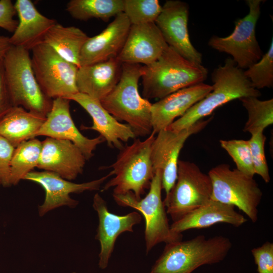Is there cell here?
<instances>
[{
    "instance_id": "cell-1",
    "label": "cell",
    "mask_w": 273,
    "mask_h": 273,
    "mask_svg": "<svg viewBox=\"0 0 273 273\" xmlns=\"http://www.w3.org/2000/svg\"><path fill=\"white\" fill-rule=\"evenodd\" d=\"M212 90L191 107L181 117L168 127L180 131L192 126L220 106L236 99L261 96L245 76L243 70L238 68L231 58H227L223 65H219L211 74Z\"/></svg>"
},
{
    "instance_id": "cell-2",
    "label": "cell",
    "mask_w": 273,
    "mask_h": 273,
    "mask_svg": "<svg viewBox=\"0 0 273 273\" xmlns=\"http://www.w3.org/2000/svg\"><path fill=\"white\" fill-rule=\"evenodd\" d=\"M143 97L160 100L179 89L202 83L208 70L168 47L152 64L142 67Z\"/></svg>"
},
{
    "instance_id": "cell-3",
    "label": "cell",
    "mask_w": 273,
    "mask_h": 273,
    "mask_svg": "<svg viewBox=\"0 0 273 273\" xmlns=\"http://www.w3.org/2000/svg\"><path fill=\"white\" fill-rule=\"evenodd\" d=\"M142 67L140 64L123 63L117 84L100 102L118 121H125L135 136L144 137L153 131L151 114L152 104L142 97L139 92Z\"/></svg>"
},
{
    "instance_id": "cell-4",
    "label": "cell",
    "mask_w": 273,
    "mask_h": 273,
    "mask_svg": "<svg viewBox=\"0 0 273 273\" xmlns=\"http://www.w3.org/2000/svg\"><path fill=\"white\" fill-rule=\"evenodd\" d=\"M232 247L230 239L222 236L199 235L166 244L149 273H192L202 265L222 261Z\"/></svg>"
},
{
    "instance_id": "cell-5",
    "label": "cell",
    "mask_w": 273,
    "mask_h": 273,
    "mask_svg": "<svg viewBox=\"0 0 273 273\" xmlns=\"http://www.w3.org/2000/svg\"><path fill=\"white\" fill-rule=\"evenodd\" d=\"M155 134L153 131L144 140L135 139L120 150L116 161L107 167L112 169L114 176L105 184L102 192L113 187V195L131 192L136 200L142 198L155 174L151 155Z\"/></svg>"
},
{
    "instance_id": "cell-6",
    "label": "cell",
    "mask_w": 273,
    "mask_h": 273,
    "mask_svg": "<svg viewBox=\"0 0 273 273\" xmlns=\"http://www.w3.org/2000/svg\"><path fill=\"white\" fill-rule=\"evenodd\" d=\"M6 84L13 106L46 117L53 104L34 74L29 51L12 46L3 59Z\"/></svg>"
},
{
    "instance_id": "cell-7",
    "label": "cell",
    "mask_w": 273,
    "mask_h": 273,
    "mask_svg": "<svg viewBox=\"0 0 273 273\" xmlns=\"http://www.w3.org/2000/svg\"><path fill=\"white\" fill-rule=\"evenodd\" d=\"M146 196L136 200L131 192L112 195L116 203L139 211L145 220L146 252L160 243L168 244L182 240L183 235L173 232L168 222L166 208L162 200V172L157 170Z\"/></svg>"
},
{
    "instance_id": "cell-8",
    "label": "cell",
    "mask_w": 273,
    "mask_h": 273,
    "mask_svg": "<svg viewBox=\"0 0 273 273\" xmlns=\"http://www.w3.org/2000/svg\"><path fill=\"white\" fill-rule=\"evenodd\" d=\"M208 174L212 186L211 199L237 207L252 222L257 221L263 193L253 177L231 169L227 164L217 165Z\"/></svg>"
},
{
    "instance_id": "cell-9",
    "label": "cell",
    "mask_w": 273,
    "mask_h": 273,
    "mask_svg": "<svg viewBox=\"0 0 273 273\" xmlns=\"http://www.w3.org/2000/svg\"><path fill=\"white\" fill-rule=\"evenodd\" d=\"M211 179L194 163L178 160L177 178L163 203L173 221L200 207L210 199Z\"/></svg>"
},
{
    "instance_id": "cell-10",
    "label": "cell",
    "mask_w": 273,
    "mask_h": 273,
    "mask_svg": "<svg viewBox=\"0 0 273 273\" xmlns=\"http://www.w3.org/2000/svg\"><path fill=\"white\" fill-rule=\"evenodd\" d=\"M31 62L36 79L43 93L51 99L66 98L78 93V67L62 58L42 42L31 50Z\"/></svg>"
},
{
    "instance_id": "cell-11",
    "label": "cell",
    "mask_w": 273,
    "mask_h": 273,
    "mask_svg": "<svg viewBox=\"0 0 273 273\" xmlns=\"http://www.w3.org/2000/svg\"><path fill=\"white\" fill-rule=\"evenodd\" d=\"M246 2L249 13L235 21L232 33L223 37L213 35L208 41L211 48L231 55L237 66L242 70L258 62L263 55L255 34L262 1L247 0Z\"/></svg>"
},
{
    "instance_id": "cell-12",
    "label": "cell",
    "mask_w": 273,
    "mask_h": 273,
    "mask_svg": "<svg viewBox=\"0 0 273 273\" xmlns=\"http://www.w3.org/2000/svg\"><path fill=\"white\" fill-rule=\"evenodd\" d=\"M201 119L192 126L180 131L166 128L158 132L152 146L151 158L154 172H162V186L166 196L177 178L179 154L187 140L202 130L212 120Z\"/></svg>"
},
{
    "instance_id": "cell-13",
    "label": "cell",
    "mask_w": 273,
    "mask_h": 273,
    "mask_svg": "<svg viewBox=\"0 0 273 273\" xmlns=\"http://www.w3.org/2000/svg\"><path fill=\"white\" fill-rule=\"evenodd\" d=\"M189 5L179 0L166 1L155 23L168 46L186 59L202 64V55L192 44L188 29Z\"/></svg>"
},
{
    "instance_id": "cell-14",
    "label": "cell",
    "mask_w": 273,
    "mask_h": 273,
    "mask_svg": "<svg viewBox=\"0 0 273 273\" xmlns=\"http://www.w3.org/2000/svg\"><path fill=\"white\" fill-rule=\"evenodd\" d=\"M112 174L110 171L99 179L81 184H76L63 178L58 174L51 171H32L23 179L39 184L44 189L46 197L43 203L38 206L40 216L56 208L67 206L76 207L79 202L71 198L70 194H79L86 191L99 190L101 185Z\"/></svg>"
},
{
    "instance_id": "cell-15",
    "label": "cell",
    "mask_w": 273,
    "mask_h": 273,
    "mask_svg": "<svg viewBox=\"0 0 273 273\" xmlns=\"http://www.w3.org/2000/svg\"><path fill=\"white\" fill-rule=\"evenodd\" d=\"M70 101L63 98L53 99L52 108L35 137L43 135L69 141L81 150L88 160L94 156L97 146L105 140L101 135L89 139L81 133L72 118Z\"/></svg>"
},
{
    "instance_id": "cell-16",
    "label": "cell",
    "mask_w": 273,
    "mask_h": 273,
    "mask_svg": "<svg viewBox=\"0 0 273 273\" xmlns=\"http://www.w3.org/2000/svg\"><path fill=\"white\" fill-rule=\"evenodd\" d=\"M168 47L155 22L131 25L117 58L122 64L146 66L156 61Z\"/></svg>"
},
{
    "instance_id": "cell-17",
    "label": "cell",
    "mask_w": 273,
    "mask_h": 273,
    "mask_svg": "<svg viewBox=\"0 0 273 273\" xmlns=\"http://www.w3.org/2000/svg\"><path fill=\"white\" fill-rule=\"evenodd\" d=\"M93 206L99 217L96 236V239L100 242L101 246L99 266L104 269L108 265L118 237L125 232H132L133 227L141 222L142 215L136 211L124 215L111 213L106 202L98 193L94 197Z\"/></svg>"
},
{
    "instance_id": "cell-18",
    "label": "cell",
    "mask_w": 273,
    "mask_h": 273,
    "mask_svg": "<svg viewBox=\"0 0 273 273\" xmlns=\"http://www.w3.org/2000/svg\"><path fill=\"white\" fill-rule=\"evenodd\" d=\"M130 26L124 13L116 16L101 33L89 37L85 42L80 54V67L117 58L123 47Z\"/></svg>"
},
{
    "instance_id": "cell-19",
    "label": "cell",
    "mask_w": 273,
    "mask_h": 273,
    "mask_svg": "<svg viewBox=\"0 0 273 273\" xmlns=\"http://www.w3.org/2000/svg\"><path fill=\"white\" fill-rule=\"evenodd\" d=\"M86 160L81 150L71 142L47 137L42 141L37 167L71 180L83 172Z\"/></svg>"
},
{
    "instance_id": "cell-20",
    "label": "cell",
    "mask_w": 273,
    "mask_h": 273,
    "mask_svg": "<svg viewBox=\"0 0 273 273\" xmlns=\"http://www.w3.org/2000/svg\"><path fill=\"white\" fill-rule=\"evenodd\" d=\"M212 90V85L202 82L179 89L152 104L151 114L153 131L157 134L167 128L176 118L183 116Z\"/></svg>"
},
{
    "instance_id": "cell-21",
    "label": "cell",
    "mask_w": 273,
    "mask_h": 273,
    "mask_svg": "<svg viewBox=\"0 0 273 273\" xmlns=\"http://www.w3.org/2000/svg\"><path fill=\"white\" fill-rule=\"evenodd\" d=\"M65 99L78 103L92 117L93 125L82 126L81 129L97 131L109 147L121 150L124 146L123 142L127 143L136 137L130 126L118 121L103 107L99 100L80 93Z\"/></svg>"
},
{
    "instance_id": "cell-22",
    "label": "cell",
    "mask_w": 273,
    "mask_h": 273,
    "mask_svg": "<svg viewBox=\"0 0 273 273\" xmlns=\"http://www.w3.org/2000/svg\"><path fill=\"white\" fill-rule=\"evenodd\" d=\"M14 7L19 21L9 37L10 42L12 46L31 51L43 42L47 33L57 22L41 14L30 0H17Z\"/></svg>"
},
{
    "instance_id": "cell-23",
    "label": "cell",
    "mask_w": 273,
    "mask_h": 273,
    "mask_svg": "<svg viewBox=\"0 0 273 273\" xmlns=\"http://www.w3.org/2000/svg\"><path fill=\"white\" fill-rule=\"evenodd\" d=\"M234 206L209 199L204 204L189 212L170 225L171 230L175 233L193 229L210 227L215 224L224 223L239 227L247 219L237 212Z\"/></svg>"
},
{
    "instance_id": "cell-24",
    "label": "cell",
    "mask_w": 273,
    "mask_h": 273,
    "mask_svg": "<svg viewBox=\"0 0 273 273\" xmlns=\"http://www.w3.org/2000/svg\"><path fill=\"white\" fill-rule=\"evenodd\" d=\"M122 65L117 58H113L80 67L76 77L78 93L100 101L117 84L121 74Z\"/></svg>"
},
{
    "instance_id": "cell-25",
    "label": "cell",
    "mask_w": 273,
    "mask_h": 273,
    "mask_svg": "<svg viewBox=\"0 0 273 273\" xmlns=\"http://www.w3.org/2000/svg\"><path fill=\"white\" fill-rule=\"evenodd\" d=\"M46 118L22 107L13 106L0 118V135L16 148L35 138Z\"/></svg>"
},
{
    "instance_id": "cell-26",
    "label": "cell",
    "mask_w": 273,
    "mask_h": 273,
    "mask_svg": "<svg viewBox=\"0 0 273 273\" xmlns=\"http://www.w3.org/2000/svg\"><path fill=\"white\" fill-rule=\"evenodd\" d=\"M89 37L75 26H64L58 22L47 33L43 42L65 60L79 68L81 49Z\"/></svg>"
},
{
    "instance_id": "cell-27",
    "label": "cell",
    "mask_w": 273,
    "mask_h": 273,
    "mask_svg": "<svg viewBox=\"0 0 273 273\" xmlns=\"http://www.w3.org/2000/svg\"><path fill=\"white\" fill-rule=\"evenodd\" d=\"M66 11L75 19L106 21L123 12V0H71Z\"/></svg>"
},
{
    "instance_id": "cell-28",
    "label": "cell",
    "mask_w": 273,
    "mask_h": 273,
    "mask_svg": "<svg viewBox=\"0 0 273 273\" xmlns=\"http://www.w3.org/2000/svg\"><path fill=\"white\" fill-rule=\"evenodd\" d=\"M42 141L33 138L22 142L15 148L11 162L10 182L16 185L39 162Z\"/></svg>"
},
{
    "instance_id": "cell-29",
    "label": "cell",
    "mask_w": 273,
    "mask_h": 273,
    "mask_svg": "<svg viewBox=\"0 0 273 273\" xmlns=\"http://www.w3.org/2000/svg\"><path fill=\"white\" fill-rule=\"evenodd\" d=\"M248 112V118L243 131L251 135L264 129L273 123V99L260 100L248 97L239 99Z\"/></svg>"
},
{
    "instance_id": "cell-30",
    "label": "cell",
    "mask_w": 273,
    "mask_h": 273,
    "mask_svg": "<svg viewBox=\"0 0 273 273\" xmlns=\"http://www.w3.org/2000/svg\"><path fill=\"white\" fill-rule=\"evenodd\" d=\"M162 10L158 0H123V12L131 25L155 22Z\"/></svg>"
},
{
    "instance_id": "cell-31",
    "label": "cell",
    "mask_w": 273,
    "mask_h": 273,
    "mask_svg": "<svg viewBox=\"0 0 273 273\" xmlns=\"http://www.w3.org/2000/svg\"><path fill=\"white\" fill-rule=\"evenodd\" d=\"M244 74L252 86L260 89L273 86V39L267 52L263 55L261 59L246 71Z\"/></svg>"
},
{
    "instance_id": "cell-32",
    "label": "cell",
    "mask_w": 273,
    "mask_h": 273,
    "mask_svg": "<svg viewBox=\"0 0 273 273\" xmlns=\"http://www.w3.org/2000/svg\"><path fill=\"white\" fill-rule=\"evenodd\" d=\"M221 147L232 157L237 169L253 177L254 172L248 140H231L219 141Z\"/></svg>"
},
{
    "instance_id": "cell-33",
    "label": "cell",
    "mask_w": 273,
    "mask_h": 273,
    "mask_svg": "<svg viewBox=\"0 0 273 273\" xmlns=\"http://www.w3.org/2000/svg\"><path fill=\"white\" fill-rule=\"evenodd\" d=\"M265 141L263 131L252 134L248 140L254 172L260 175L265 183H268L270 178L265 155Z\"/></svg>"
},
{
    "instance_id": "cell-34",
    "label": "cell",
    "mask_w": 273,
    "mask_h": 273,
    "mask_svg": "<svg viewBox=\"0 0 273 273\" xmlns=\"http://www.w3.org/2000/svg\"><path fill=\"white\" fill-rule=\"evenodd\" d=\"M258 273H273V243L266 241L251 251Z\"/></svg>"
},
{
    "instance_id": "cell-35",
    "label": "cell",
    "mask_w": 273,
    "mask_h": 273,
    "mask_svg": "<svg viewBox=\"0 0 273 273\" xmlns=\"http://www.w3.org/2000/svg\"><path fill=\"white\" fill-rule=\"evenodd\" d=\"M15 148L0 135V183L7 187L11 186V162Z\"/></svg>"
},
{
    "instance_id": "cell-36",
    "label": "cell",
    "mask_w": 273,
    "mask_h": 273,
    "mask_svg": "<svg viewBox=\"0 0 273 273\" xmlns=\"http://www.w3.org/2000/svg\"><path fill=\"white\" fill-rule=\"evenodd\" d=\"M17 14L14 4L11 0H0V27L13 33L18 21L14 19Z\"/></svg>"
},
{
    "instance_id": "cell-37",
    "label": "cell",
    "mask_w": 273,
    "mask_h": 273,
    "mask_svg": "<svg viewBox=\"0 0 273 273\" xmlns=\"http://www.w3.org/2000/svg\"><path fill=\"white\" fill-rule=\"evenodd\" d=\"M13 107L6 82L3 59L0 60V118Z\"/></svg>"
},
{
    "instance_id": "cell-38",
    "label": "cell",
    "mask_w": 273,
    "mask_h": 273,
    "mask_svg": "<svg viewBox=\"0 0 273 273\" xmlns=\"http://www.w3.org/2000/svg\"><path fill=\"white\" fill-rule=\"evenodd\" d=\"M12 46L9 37L0 35V60L4 59Z\"/></svg>"
},
{
    "instance_id": "cell-39",
    "label": "cell",
    "mask_w": 273,
    "mask_h": 273,
    "mask_svg": "<svg viewBox=\"0 0 273 273\" xmlns=\"http://www.w3.org/2000/svg\"><path fill=\"white\" fill-rule=\"evenodd\" d=\"M72 273H76V272H72Z\"/></svg>"
},
{
    "instance_id": "cell-40",
    "label": "cell",
    "mask_w": 273,
    "mask_h": 273,
    "mask_svg": "<svg viewBox=\"0 0 273 273\" xmlns=\"http://www.w3.org/2000/svg\"><path fill=\"white\" fill-rule=\"evenodd\" d=\"M0 185H1V183H0Z\"/></svg>"
}]
</instances>
